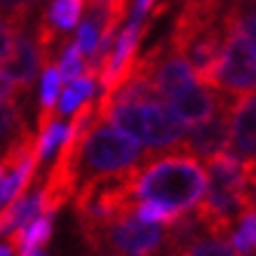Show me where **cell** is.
<instances>
[{
    "mask_svg": "<svg viewBox=\"0 0 256 256\" xmlns=\"http://www.w3.org/2000/svg\"><path fill=\"white\" fill-rule=\"evenodd\" d=\"M130 181L136 202L190 212L207 190V170L200 164V158L174 148L164 156H150V160L130 170Z\"/></svg>",
    "mask_w": 256,
    "mask_h": 256,
    "instance_id": "cell-1",
    "label": "cell"
},
{
    "mask_svg": "<svg viewBox=\"0 0 256 256\" xmlns=\"http://www.w3.org/2000/svg\"><path fill=\"white\" fill-rule=\"evenodd\" d=\"M148 156H153L150 148L141 146L136 139L127 136L106 120L94 118V122L82 134L76 148V160H73L76 190L80 186L134 170L136 164L148 160Z\"/></svg>",
    "mask_w": 256,
    "mask_h": 256,
    "instance_id": "cell-2",
    "label": "cell"
},
{
    "mask_svg": "<svg viewBox=\"0 0 256 256\" xmlns=\"http://www.w3.org/2000/svg\"><path fill=\"white\" fill-rule=\"evenodd\" d=\"M96 118L118 127L150 150L178 148L186 136V124L162 101H110L106 106L96 104Z\"/></svg>",
    "mask_w": 256,
    "mask_h": 256,
    "instance_id": "cell-3",
    "label": "cell"
},
{
    "mask_svg": "<svg viewBox=\"0 0 256 256\" xmlns=\"http://www.w3.org/2000/svg\"><path fill=\"white\" fill-rule=\"evenodd\" d=\"M80 233L94 256H162L170 249V226L144 224L134 212L82 226Z\"/></svg>",
    "mask_w": 256,
    "mask_h": 256,
    "instance_id": "cell-4",
    "label": "cell"
},
{
    "mask_svg": "<svg viewBox=\"0 0 256 256\" xmlns=\"http://www.w3.org/2000/svg\"><path fill=\"white\" fill-rule=\"evenodd\" d=\"M212 87L230 96L256 92V38L230 19H226V40Z\"/></svg>",
    "mask_w": 256,
    "mask_h": 256,
    "instance_id": "cell-5",
    "label": "cell"
},
{
    "mask_svg": "<svg viewBox=\"0 0 256 256\" xmlns=\"http://www.w3.org/2000/svg\"><path fill=\"white\" fill-rule=\"evenodd\" d=\"M233 101H228L226 106H221L210 120L193 124L186 132L184 144L178 148L188 150L195 158H204V160L226 150L228 148V139H230V108H233Z\"/></svg>",
    "mask_w": 256,
    "mask_h": 256,
    "instance_id": "cell-6",
    "label": "cell"
},
{
    "mask_svg": "<svg viewBox=\"0 0 256 256\" xmlns=\"http://www.w3.org/2000/svg\"><path fill=\"white\" fill-rule=\"evenodd\" d=\"M235 96L226 92H218L210 85H202V82H193L190 87H186L184 92L174 94L167 106L174 116L181 120L184 124H198L210 120L221 106H226L228 101H233Z\"/></svg>",
    "mask_w": 256,
    "mask_h": 256,
    "instance_id": "cell-7",
    "label": "cell"
},
{
    "mask_svg": "<svg viewBox=\"0 0 256 256\" xmlns=\"http://www.w3.org/2000/svg\"><path fill=\"white\" fill-rule=\"evenodd\" d=\"M226 150L242 162L256 164V92L235 96L230 108V139Z\"/></svg>",
    "mask_w": 256,
    "mask_h": 256,
    "instance_id": "cell-8",
    "label": "cell"
},
{
    "mask_svg": "<svg viewBox=\"0 0 256 256\" xmlns=\"http://www.w3.org/2000/svg\"><path fill=\"white\" fill-rule=\"evenodd\" d=\"M38 66H40V52H38L36 36H31L24 28L16 36L10 56L0 64V68L19 85L22 94H26L33 90V82H36V76H38Z\"/></svg>",
    "mask_w": 256,
    "mask_h": 256,
    "instance_id": "cell-9",
    "label": "cell"
},
{
    "mask_svg": "<svg viewBox=\"0 0 256 256\" xmlns=\"http://www.w3.org/2000/svg\"><path fill=\"white\" fill-rule=\"evenodd\" d=\"M26 132H28V127H26L24 108L16 104V99L2 101L0 104V153Z\"/></svg>",
    "mask_w": 256,
    "mask_h": 256,
    "instance_id": "cell-10",
    "label": "cell"
},
{
    "mask_svg": "<svg viewBox=\"0 0 256 256\" xmlns=\"http://www.w3.org/2000/svg\"><path fill=\"white\" fill-rule=\"evenodd\" d=\"M85 5L87 0H54L52 8L42 14L59 33H66L70 28H76V24L80 22V16L85 12Z\"/></svg>",
    "mask_w": 256,
    "mask_h": 256,
    "instance_id": "cell-11",
    "label": "cell"
},
{
    "mask_svg": "<svg viewBox=\"0 0 256 256\" xmlns=\"http://www.w3.org/2000/svg\"><path fill=\"white\" fill-rule=\"evenodd\" d=\"M94 87H96V78L82 70V76H80V78H76L73 82H68V87L64 90L62 99H59V110H56V118L73 113V110L78 108L82 101H87L90 96H92Z\"/></svg>",
    "mask_w": 256,
    "mask_h": 256,
    "instance_id": "cell-12",
    "label": "cell"
},
{
    "mask_svg": "<svg viewBox=\"0 0 256 256\" xmlns=\"http://www.w3.org/2000/svg\"><path fill=\"white\" fill-rule=\"evenodd\" d=\"M238 230L230 233V247L240 256L256 254V212L249 210L238 218Z\"/></svg>",
    "mask_w": 256,
    "mask_h": 256,
    "instance_id": "cell-13",
    "label": "cell"
},
{
    "mask_svg": "<svg viewBox=\"0 0 256 256\" xmlns=\"http://www.w3.org/2000/svg\"><path fill=\"white\" fill-rule=\"evenodd\" d=\"M64 134H66V127L62 124L59 118H54L45 130H40L38 136H36V146H33V160H36V167H40V162H45L47 158L54 153L56 146L62 144Z\"/></svg>",
    "mask_w": 256,
    "mask_h": 256,
    "instance_id": "cell-14",
    "label": "cell"
},
{
    "mask_svg": "<svg viewBox=\"0 0 256 256\" xmlns=\"http://www.w3.org/2000/svg\"><path fill=\"white\" fill-rule=\"evenodd\" d=\"M56 70H59V78H62V82H66V85L82 76V70H85V56L80 54V50H78V45H76V42L64 50L62 62H59V66H56Z\"/></svg>",
    "mask_w": 256,
    "mask_h": 256,
    "instance_id": "cell-15",
    "label": "cell"
},
{
    "mask_svg": "<svg viewBox=\"0 0 256 256\" xmlns=\"http://www.w3.org/2000/svg\"><path fill=\"white\" fill-rule=\"evenodd\" d=\"M40 0H0V16H8L19 26H26Z\"/></svg>",
    "mask_w": 256,
    "mask_h": 256,
    "instance_id": "cell-16",
    "label": "cell"
},
{
    "mask_svg": "<svg viewBox=\"0 0 256 256\" xmlns=\"http://www.w3.org/2000/svg\"><path fill=\"white\" fill-rule=\"evenodd\" d=\"M24 28H26V26H19V24H14L12 19H8V16H0V64L10 56L16 36H19Z\"/></svg>",
    "mask_w": 256,
    "mask_h": 256,
    "instance_id": "cell-17",
    "label": "cell"
},
{
    "mask_svg": "<svg viewBox=\"0 0 256 256\" xmlns=\"http://www.w3.org/2000/svg\"><path fill=\"white\" fill-rule=\"evenodd\" d=\"M19 94H22L19 85H16L14 80L10 78L5 70L0 68V104H2V101H14V99H19Z\"/></svg>",
    "mask_w": 256,
    "mask_h": 256,
    "instance_id": "cell-18",
    "label": "cell"
},
{
    "mask_svg": "<svg viewBox=\"0 0 256 256\" xmlns=\"http://www.w3.org/2000/svg\"><path fill=\"white\" fill-rule=\"evenodd\" d=\"M0 256H16V254L12 252V247H10V244H5V247H0Z\"/></svg>",
    "mask_w": 256,
    "mask_h": 256,
    "instance_id": "cell-19",
    "label": "cell"
},
{
    "mask_svg": "<svg viewBox=\"0 0 256 256\" xmlns=\"http://www.w3.org/2000/svg\"><path fill=\"white\" fill-rule=\"evenodd\" d=\"M87 5H104V0H87Z\"/></svg>",
    "mask_w": 256,
    "mask_h": 256,
    "instance_id": "cell-20",
    "label": "cell"
}]
</instances>
